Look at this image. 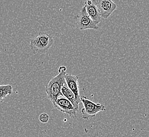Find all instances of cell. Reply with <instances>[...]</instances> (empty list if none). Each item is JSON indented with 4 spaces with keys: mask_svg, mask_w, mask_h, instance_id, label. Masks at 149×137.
Returning a JSON list of instances; mask_svg holds the SVG:
<instances>
[{
    "mask_svg": "<svg viewBox=\"0 0 149 137\" xmlns=\"http://www.w3.org/2000/svg\"><path fill=\"white\" fill-rule=\"evenodd\" d=\"M67 68L65 66H61L58 68L59 74L52 78L46 86V92L49 100L53 102L58 98L63 96L61 89L65 81V75Z\"/></svg>",
    "mask_w": 149,
    "mask_h": 137,
    "instance_id": "obj_1",
    "label": "cell"
},
{
    "mask_svg": "<svg viewBox=\"0 0 149 137\" xmlns=\"http://www.w3.org/2000/svg\"><path fill=\"white\" fill-rule=\"evenodd\" d=\"M54 43L52 37L46 33H40L31 41L30 48L33 54H44L49 51Z\"/></svg>",
    "mask_w": 149,
    "mask_h": 137,
    "instance_id": "obj_2",
    "label": "cell"
},
{
    "mask_svg": "<svg viewBox=\"0 0 149 137\" xmlns=\"http://www.w3.org/2000/svg\"><path fill=\"white\" fill-rule=\"evenodd\" d=\"M80 102L83 103L84 108L81 109L82 118L85 120H89L95 117L99 112L106 110V107L100 103H95L87 99L86 97H80Z\"/></svg>",
    "mask_w": 149,
    "mask_h": 137,
    "instance_id": "obj_3",
    "label": "cell"
},
{
    "mask_svg": "<svg viewBox=\"0 0 149 137\" xmlns=\"http://www.w3.org/2000/svg\"><path fill=\"white\" fill-rule=\"evenodd\" d=\"M52 103L54 108L58 111L68 115L72 118L77 117V111L74 108L71 102L63 96L58 98L55 101Z\"/></svg>",
    "mask_w": 149,
    "mask_h": 137,
    "instance_id": "obj_4",
    "label": "cell"
},
{
    "mask_svg": "<svg viewBox=\"0 0 149 137\" xmlns=\"http://www.w3.org/2000/svg\"><path fill=\"white\" fill-rule=\"evenodd\" d=\"M76 23L78 28L80 30L87 29H98L97 24L95 23L87 14L85 6L81 8L79 14L78 15Z\"/></svg>",
    "mask_w": 149,
    "mask_h": 137,
    "instance_id": "obj_5",
    "label": "cell"
},
{
    "mask_svg": "<svg viewBox=\"0 0 149 137\" xmlns=\"http://www.w3.org/2000/svg\"><path fill=\"white\" fill-rule=\"evenodd\" d=\"M101 17L107 19L116 9V5L112 0H96Z\"/></svg>",
    "mask_w": 149,
    "mask_h": 137,
    "instance_id": "obj_6",
    "label": "cell"
},
{
    "mask_svg": "<svg viewBox=\"0 0 149 137\" xmlns=\"http://www.w3.org/2000/svg\"><path fill=\"white\" fill-rule=\"evenodd\" d=\"M85 4L87 14L95 23L97 24L101 21V16L96 0H86Z\"/></svg>",
    "mask_w": 149,
    "mask_h": 137,
    "instance_id": "obj_7",
    "label": "cell"
},
{
    "mask_svg": "<svg viewBox=\"0 0 149 137\" xmlns=\"http://www.w3.org/2000/svg\"><path fill=\"white\" fill-rule=\"evenodd\" d=\"M65 79L67 86L74 94L78 103H80V95L79 89L78 77L77 75L66 73Z\"/></svg>",
    "mask_w": 149,
    "mask_h": 137,
    "instance_id": "obj_8",
    "label": "cell"
},
{
    "mask_svg": "<svg viewBox=\"0 0 149 137\" xmlns=\"http://www.w3.org/2000/svg\"><path fill=\"white\" fill-rule=\"evenodd\" d=\"M61 92L63 94V96L69 100L74 107V108L76 109V110L78 112L79 103H78L77 101L74 94L67 86L66 83H64L63 86H62L61 89Z\"/></svg>",
    "mask_w": 149,
    "mask_h": 137,
    "instance_id": "obj_9",
    "label": "cell"
},
{
    "mask_svg": "<svg viewBox=\"0 0 149 137\" xmlns=\"http://www.w3.org/2000/svg\"><path fill=\"white\" fill-rule=\"evenodd\" d=\"M13 89L11 85H0V102H2L7 95L12 94Z\"/></svg>",
    "mask_w": 149,
    "mask_h": 137,
    "instance_id": "obj_10",
    "label": "cell"
},
{
    "mask_svg": "<svg viewBox=\"0 0 149 137\" xmlns=\"http://www.w3.org/2000/svg\"><path fill=\"white\" fill-rule=\"evenodd\" d=\"M39 119L41 122L42 123H46L49 121V116L47 113H43L40 114Z\"/></svg>",
    "mask_w": 149,
    "mask_h": 137,
    "instance_id": "obj_11",
    "label": "cell"
}]
</instances>
